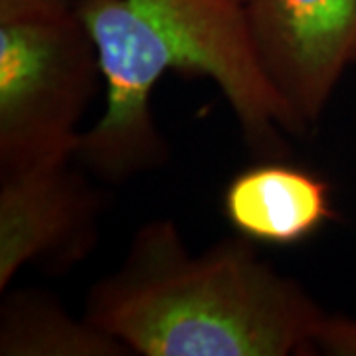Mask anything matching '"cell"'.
<instances>
[{
	"mask_svg": "<svg viewBox=\"0 0 356 356\" xmlns=\"http://www.w3.org/2000/svg\"><path fill=\"white\" fill-rule=\"evenodd\" d=\"M74 10L95 44L105 81V109L79 135L76 163L109 184L168 163V145L151 97L168 70L188 74L177 44L133 0H76Z\"/></svg>",
	"mask_w": 356,
	"mask_h": 356,
	"instance_id": "obj_3",
	"label": "cell"
},
{
	"mask_svg": "<svg viewBox=\"0 0 356 356\" xmlns=\"http://www.w3.org/2000/svg\"><path fill=\"white\" fill-rule=\"evenodd\" d=\"M99 79L76 10L0 22V172L74 159Z\"/></svg>",
	"mask_w": 356,
	"mask_h": 356,
	"instance_id": "obj_2",
	"label": "cell"
},
{
	"mask_svg": "<svg viewBox=\"0 0 356 356\" xmlns=\"http://www.w3.org/2000/svg\"><path fill=\"white\" fill-rule=\"evenodd\" d=\"M325 315L250 240L192 254L177 224L159 218L89 289L83 317L140 356H313Z\"/></svg>",
	"mask_w": 356,
	"mask_h": 356,
	"instance_id": "obj_1",
	"label": "cell"
},
{
	"mask_svg": "<svg viewBox=\"0 0 356 356\" xmlns=\"http://www.w3.org/2000/svg\"><path fill=\"white\" fill-rule=\"evenodd\" d=\"M177 44L188 74L210 77L261 159L287 153L285 133L301 135L257 62L243 0H133Z\"/></svg>",
	"mask_w": 356,
	"mask_h": 356,
	"instance_id": "obj_4",
	"label": "cell"
},
{
	"mask_svg": "<svg viewBox=\"0 0 356 356\" xmlns=\"http://www.w3.org/2000/svg\"><path fill=\"white\" fill-rule=\"evenodd\" d=\"M257 62L303 131L356 58V0H243Z\"/></svg>",
	"mask_w": 356,
	"mask_h": 356,
	"instance_id": "obj_6",
	"label": "cell"
},
{
	"mask_svg": "<svg viewBox=\"0 0 356 356\" xmlns=\"http://www.w3.org/2000/svg\"><path fill=\"white\" fill-rule=\"evenodd\" d=\"M224 216L238 236L267 245H295L337 220L331 186L311 170L266 159L232 178Z\"/></svg>",
	"mask_w": 356,
	"mask_h": 356,
	"instance_id": "obj_7",
	"label": "cell"
},
{
	"mask_svg": "<svg viewBox=\"0 0 356 356\" xmlns=\"http://www.w3.org/2000/svg\"><path fill=\"white\" fill-rule=\"evenodd\" d=\"M356 356V318L325 315L313 341V356Z\"/></svg>",
	"mask_w": 356,
	"mask_h": 356,
	"instance_id": "obj_9",
	"label": "cell"
},
{
	"mask_svg": "<svg viewBox=\"0 0 356 356\" xmlns=\"http://www.w3.org/2000/svg\"><path fill=\"white\" fill-rule=\"evenodd\" d=\"M70 10H74L70 0H0V22L62 16Z\"/></svg>",
	"mask_w": 356,
	"mask_h": 356,
	"instance_id": "obj_10",
	"label": "cell"
},
{
	"mask_svg": "<svg viewBox=\"0 0 356 356\" xmlns=\"http://www.w3.org/2000/svg\"><path fill=\"white\" fill-rule=\"evenodd\" d=\"M355 64H356V58H355Z\"/></svg>",
	"mask_w": 356,
	"mask_h": 356,
	"instance_id": "obj_11",
	"label": "cell"
},
{
	"mask_svg": "<svg viewBox=\"0 0 356 356\" xmlns=\"http://www.w3.org/2000/svg\"><path fill=\"white\" fill-rule=\"evenodd\" d=\"M74 163L0 172V293L24 266L65 273L95 250L103 194Z\"/></svg>",
	"mask_w": 356,
	"mask_h": 356,
	"instance_id": "obj_5",
	"label": "cell"
},
{
	"mask_svg": "<svg viewBox=\"0 0 356 356\" xmlns=\"http://www.w3.org/2000/svg\"><path fill=\"white\" fill-rule=\"evenodd\" d=\"M131 355L121 341L86 317H72L48 291L16 289L2 297L0 356Z\"/></svg>",
	"mask_w": 356,
	"mask_h": 356,
	"instance_id": "obj_8",
	"label": "cell"
}]
</instances>
